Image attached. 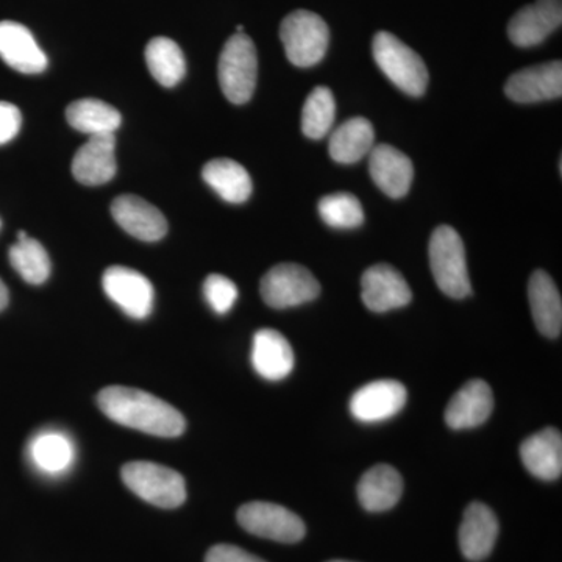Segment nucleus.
I'll use <instances>...</instances> for the list:
<instances>
[{
  "label": "nucleus",
  "mask_w": 562,
  "mask_h": 562,
  "mask_svg": "<svg viewBox=\"0 0 562 562\" xmlns=\"http://www.w3.org/2000/svg\"><path fill=\"white\" fill-rule=\"evenodd\" d=\"M98 405L111 420L147 435L177 438L187 428V420L179 409L136 387H105L99 392Z\"/></svg>",
  "instance_id": "nucleus-1"
},
{
  "label": "nucleus",
  "mask_w": 562,
  "mask_h": 562,
  "mask_svg": "<svg viewBox=\"0 0 562 562\" xmlns=\"http://www.w3.org/2000/svg\"><path fill=\"white\" fill-rule=\"evenodd\" d=\"M122 482L139 498L158 508H179L187 501L181 473L150 461H132L122 468Z\"/></svg>",
  "instance_id": "nucleus-2"
},
{
  "label": "nucleus",
  "mask_w": 562,
  "mask_h": 562,
  "mask_svg": "<svg viewBox=\"0 0 562 562\" xmlns=\"http://www.w3.org/2000/svg\"><path fill=\"white\" fill-rule=\"evenodd\" d=\"M376 65L403 92L419 98L427 91L428 69L424 60L390 32H379L372 43Z\"/></svg>",
  "instance_id": "nucleus-3"
},
{
  "label": "nucleus",
  "mask_w": 562,
  "mask_h": 562,
  "mask_svg": "<svg viewBox=\"0 0 562 562\" xmlns=\"http://www.w3.org/2000/svg\"><path fill=\"white\" fill-rule=\"evenodd\" d=\"M428 254L432 277L443 294L452 299H464L472 294L464 243L454 228L449 225L436 228Z\"/></svg>",
  "instance_id": "nucleus-4"
},
{
  "label": "nucleus",
  "mask_w": 562,
  "mask_h": 562,
  "mask_svg": "<svg viewBox=\"0 0 562 562\" xmlns=\"http://www.w3.org/2000/svg\"><path fill=\"white\" fill-rule=\"evenodd\" d=\"M280 38L292 65L297 68H312L327 54L330 31L319 14L297 10L292 11L281 22Z\"/></svg>",
  "instance_id": "nucleus-5"
},
{
  "label": "nucleus",
  "mask_w": 562,
  "mask_h": 562,
  "mask_svg": "<svg viewBox=\"0 0 562 562\" xmlns=\"http://www.w3.org/2000/svg\"><path fill=\"white\" fill-rule=\"evenodd\" d=\"M258 57L254 41L246 33H235L225 43L217 66L222 92L235 105L249 102L257 87Z\"/></svg>",
  "instance_id": "nucleus-6"
},
{
  "label": "nucleus",
  "mask_w": 562,
  "mask_h": 562,
  "mask_svg": "<svg viewBox=\"0 0 562 562\" xmlns=\"http://www.w3.org/2000/svg\"><path fill=\"white\" fill-rule=\"evenodd\" d=\"M260 291L266 305L284 310L314 301L321 294V284L303 266L281 262L262 277Z\"/></svg>",
  "instance_id": "nucleus-7"
},
{
  "label": "nucleus",
  "mask_w": 562,
  "mask_h": 562,
  "mask_svg": "<svg viewBox=\"0 0 562 562\" xmlns=\"http://www.w3.org/2000/svg\"><path fill=\"white\" fill-rule=\"evenodd\" d=\"M238 522L258 538L283 543L302 541L305 524L297 514L269 502H250L238 509Z\"/></svg>",
  "instance_id": "nucleus-8"
},
{
  "label": "nucleus",
  "mask_w": 562,
  "mask_h": 562,
  "mask_svg": "<svg viewBox=\"0 0 562 562\" xmlns=\"http://www.w3.org/2000/svg\"><path fill=\"white\" fill-rule=\"evenodd\" d=\"M102 286L111 301L127 316L138 321L150 316L155 291L143 273L124 266H111L103 272Z\"/></svg>",
  "instance_id": "nucleus-9"
},
{
  "label": "nucleus",
  "mask_w": 562,
  "mask_h": 562,
  "mask_svg": "<svg viewBox=\"0 0 562 562\" xmlns=\"http://www.w3.org/2000/svg\"><path fill=\"white\" fill-rule=\"evenodd\" d=\"M361 299L371 312L386 313L408 305L413 294L397 269L380 262L362 273Z\"/></svg>",
  "instance_id": "nucleus-10"
},
{
  "label": "nucleus",
  "mask_w": 562,
  "mask_h": 562,
  "mask_svg": "<svg viewBox=\"0 0 562 562\" xmlns=\"http://www.w3.org/2000/svg\"><path fill=\"white\" fill-rule=\"evenodd\" d=\"M561 0H536L514 14L508 24V36L516 46H538L561 27Z\"/></svg>",
  "instance_id": "nucleus-11"
},
{
  "label": "nucleus",
  "mask_w": 562,
  "mask_h": 562,
  "mask_svg": "<svg viewBox=\"0 0 562 562\" xmlns=\"http://www.w3.org/2000/svg\"><path fill=\"white\" fill-rule=\"evenodd\" d=\"M406 397V387L401 382L379 380L355 392L350 401V413L355 419L366 424L387 420L402 412Z\"/></svg>",
  "instance_id": "nucleus-12"
},
{
  "label": "nucleus",
  "mask_w": 562,
  "mask_h": 562,
  "mask_svg": "<svg viewBox=\"0 0 562 562\" xmlns=\"http://www.w3.org/2000/svg\"><path fill=\"white\" fill-rule=\"evenodd\" d=\"M111 214L121 228L140 241H160L168 233V221L161 211L138 195L125 194L114 199Z\"/></svg>",
  "instance_id": "nucleus-13"
},
{
  "label": "nucleus",
  "mask_w": 562,
  "mask_h": 562,
  "mask_svg": "<svg viewBox=\"0 0 562 562\" xmlns=\"http://www.w3.org/2000/svg\"><path fill=\"white\" fill-rule=\"evenodd\" d=\"M505 92L517 103H538L561 98L562 63L550 61L517 70L506 81Z\"/></svg>",
  "instance_id": "nucleus-14"
},
{
  "label": "nucleus",
  "mask_w": 562,
  "mask_h": 562,
  "mask_svg": "<svg viewBox=\"0 0 562 562\" xmlns=\"http://www.w3.org/2000/svg\"><path fill=\"white\" fill-rule=\"evenodd\" d=\"M116 138L114 133L90 136L77 150L72 160V173L87 187L109 183L116 176Z\"/></svg>",
  "instance_id": "nucleus-15"
},
{
  "label": "nucleus",
  "mask_w": 562,
  "mask_h": 562,
  "mask_svg": "<svg viewBox=\"0 0 562 562\" xmlns=\"http://www.w3.org/2000/svg\"><path fill=\"white\" fill-rule=\"evenodd\" d=\"M498 536V520L490 506L473 502L465 508L458 541L465 560L483 561L494 550Z\"/></svg>",
  "instance_id": "nucleus-16"
},
{
  "label": "nucleus",
  "mask_w": 562,
  "mask_h": 562,
  "mask_svg": "<svg viewBox=\"0 0 562 562\" xmlns=\"http://www.w3.org/2000/svg\"><path fill=\"white\" fill-rule=\"evenodd\" d=\"M369 172L376 187L392 199L408 194L414 179L413 162L390 144L373 146L369 151Z\"/></svg>",
  "instance_id": "nucleus-17"
},
{
  "label": "nucleus",
  "mask_w": 562,
  "mask_h": 562,
  "mask_svg": "<svg viewBox=\"0 0 562 562\" xmlns=\"http://www.w3.org/2000/svg\"><path fill=\"white\" fill-rule=\"evenodd\" d=\"M0 58L22 74H41L49 65L32 32L14 21L0 22Z\"/></svg>",
  "instance_id": "nucleus-18"
},
{
  "label": "nucleus",
  "mask_w": 562,
  "mask_h": 562,
  "mask_svg": "<svg viewBox=\"0 0 562 562\" xmlns=\"http://www.w3.org/2000/svg\"><path fill=\"white\" fill-rule=\"evenodd\" d=\"M494 409V394L483 380L465 383L453 395L446 409V422L453 430L475 428L490 419Z\"/></svg>",
  "instance_id": "nucleus-19"
},
{
  "label": "nucleus",
  "mask_w": 562,
  "mask_h": 562,
  "mask_svg": "<svg viewBox=\"0 0 562 562\" xmlns=\"http://www.w3.org/2000/svg\"><path fill=\"white\" fill-rule=\"evenodd\" d=\"M251 364L262 379L280 382L294 369V350L280 331L262 328L254 336Z\"/></svg>",
  "instance_id": "nucleus-20"
},
{
  "label": "nucleus",
  "mask_w": 562,
  "mask_h": 562,
  "mask_svg": "<svg viewBox=\"0 0 562 562\" xmlns=\"http://www.w3.org/2000/svg\"><path fill=\"white\" fill-rule=\"evenodd\" d=\"M520 458L536 479L553 482L562 473V436L557 428H546L525 439Z\"/></svg>",
  "instance_id": "nucleus-21"
},
{
  "label": "nucleus",
  "mask_w": 562,
  "mask_h": 562,
  "mask_svg": "<svg viewBox=\"0 0 562 562\" xmlns=\"http://www.w3.org/2000/svg\"><path fill=\"white\" fill-rule=\"evenodd\" d=\"M528 299L538 330L547 338H558L562 330V301L560 290L549 273H532L528 283Z\"/></svg>",
  "instance_id": "nucleus-22"
},
{
  "label": "nucleus",
  "mask_w": 562,
  "mask_h": 562,
  "mask_svg": "<svg viewBox=\"0 0 562 562\" xmlns=\"http://www.w3.org/2000/svg\"><path fill=\"white\" fill-rule=\"evenodd\" d=\"M402 494V475L392 465H375L358 483V498L362 508L369 513H383L394 508Z\"/></svg>",
  "instance_id": "nucleus-23"
},
{
  "label": "nucleus",
  "mask_w": 562,
  "mask_h": 562,
  "mask_svg": "<svg viewBox=\"0 0 562 562\" xmlns=\"http://www.w3.org/2000/svg\"><path fill=\"white\" fill-rule=\"evenodd\" d=\"M202 177L225 202H246L254 190L247 169L231 158H216L206 162Z\"/></svg>",
  "instance_id": "nucleus-24"
},
{
  "label": "nucleus",
  "mask_w": 562,
  "mask_h": 562,
  "mask_svg": "<svg viewBox=\"0 0 562 562\" xmlns=\"http://www.w3.org/2000/svg\"><path fill=\"white\" fill-rule=\"evenodd\" d=\"M375 132L364 117H351L344 122L330 138V157L342 165H353L372 150Z\"/></svg>",
  "instance_id": "nucleus-25"
},
{
  "label": "nucleus",
  "mask_w": 562,
  "mask_h": 562,
  "mask_svg": "<svg viewBox=\"0 0 562 562\" xmlns=\"http://www.w3.org/2000/svg\"><path fill=\"white\" fill-rule=\"evenodd\" d=\"M66 120L76 131L95 136L116 132L122 116L114 106L99 99H80L70 103L66 110Z\"/></svg>",
  "instance_id": "nucleus-26"
},
{
  "label": "nucleus",
  "mask_w": 562,
  "mask_h": 562,
  "mask_svg": "<svg viewBox=\"0 0 562 562\" xmlns=\"http://www.w3.org/2000/svg\"><path fill=\"white\" fill-rule=\"evenodd\" d=\"M146 63L151 77L166 88L176 87L187 74L183 52L176 41L158 36L147 44Z\"/></svg>",
  "instance_id": "nucleus-27"
},
{
  "label": "nucleus",
  "mask_w": 562,
  "mask_h": 562,
  "mask_svg": "<svg viewBox=\"0 0 562 562\" xmlns=\"http://www.w3.org/2000/svg\"><path fill=\"white\" fill-rule=\"evenodd\" d=\"M10 262L22 280L31 284H43L49 279L52 265L43 244L25 232L18 233V243L10 247Z\"/></svg>",
  "instance_id": "nucleus-28"
},
{
  "label": "nucleus",
  "mask_w": 562,
  "mask_h": 562,
  "mask_svg": "<svg viewBox=\"0 0 562 562\" xmlns=\"http://www.w3.org/2000/svg\"><path fill=\"white\" fill-rule=\"evenodd\" d=\"M74 446L68 436L58 431L41 432L31 443V457L40 471L61 473L74 461Z\"/></svg>",
  "instance_id": "nucleus-29"
},
{
  "label": "nucleus",
  "mask_w": 562,
  "mask_h": 562,
  "mask_svg": "<svg viewBox=\"0 0 562 562\" xmlns=\"http://www.w3.org/2000/svg\"><path fill=\"white\" fill-rule=\"evenodd\" d=\"M335 95L327 87H316L302 110V131L308 138L322 139L335 122Z\"/></svg>",
  "instance_id": "nucleus-30"
},
{
  "label": "nucleus",
  "mask_w": 562,
  "mask_h": 562,
  "mask_svg": "<svg viewBox=\"0 0 562 562\" xmlns=\"http://www.w3.org/2000/svg\"><path fill=\"white\" fill-rule=\"evenodd\" d=\"M319 214L333 228H357L364 222L360 201L349 192L325 195L319 202Z\"/></svg>",
  "instance_id": "nucleus-31"
},
{
  "label": "nucleus",
  "mask_w": 562,
  "mask_h": 562,
  "mask_svg": "<svg viewBox=\"0 0 562 562\" xmlns=\"http://www.w3.org/2000/svg\"><path fill=\"white\" fill-rule=\"evenodd\" d=\"M203 294L214 313L225 314L231 312L238 301V288L231 279L221 273H211L203 283Z\"/></svg>",
  "instance_id": "nucleus-32"
},
{
  "label": "nucleus",
  "mask_w": 562,
  "mask_h": 562,
  "mask_svg": "<svg viewBox=\"0 0 562 562\" xmlns=\"http://www.w3.org/2000/svg\"><path fill=\"white\" fill-rule=\"evenodd\" d=\"M22 116L16 105L0 102V146L10 143L21 131Z\"/></svg>",
  "instance_id": "nucleus-33"
},
{
  "label": "nucleus",
  "mask_w": 562,
  "mask_h": 562,
  "mask_svg": "<svg viewBox=\"0 0 562 562\" xmlns=\"http://www.w3.org/2000/svg\"><path fill=\"white\" fill-rule=\"evenodd\" d=\"M205 562H266L261 558L255 557L246 550L228 543L211 547L206 553Z\"/></svg>",
  "instance_id": "nucleus-34"
},
{
  "label": "nucleus",
  "mask_w": 562,
  "mask_h": 562,
  "mask_svg": "<svg viewBox=\"0 0 562 562\" xmlns=\"http://www.w3.org/2000/svg\"><path fill=\"white\" fill-rule=\"evenodd\" d=\"M9 290H7L5 283H3L2 280H0V312H3V310L7 308V305H9Z\"/></svg>",
  "instance_id": "nucleus-35"
},
{
  "label": "nucleus",
  "mask_w": 562,
  "mask_h": 562,
  "mask_svg": "<svg viewBox=\"0 0 562 562\" xmlns=\"http://www.w3.org/2000/svg\"><path fill=\"white\" fill-rule=\"evenodd\" d=\"M328 562H349V561H328Z\"/></svg>",
  "instance_id": "nucleus-36"
}]
</instances>
